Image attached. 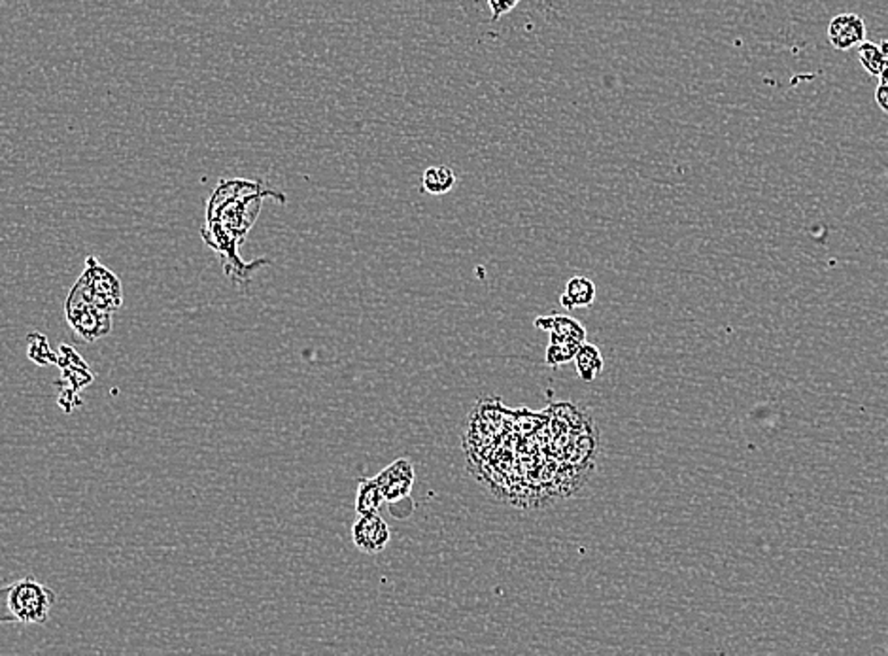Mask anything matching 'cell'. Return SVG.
<instances>
[{
    "mask_svg": "<svg viewBox=\"0 0 888 656\" xmlns=\"http://www.w3.org/2000/svg\"><path fill=\"white\" fill-rule=\"evenodd\" d=\"M596 301V284L586 276H573L562 293L560 303L564 308H582Z\"/></svg>",
    "mask_w": 888,
    "mask_h": 656,
    "instance_id": "8",
    "label": "cell"
},
{
    "mask_svg": "<svg viewBox=\"0 0 888 656\" xmlns=\"http://www.w3.org/2000/svg\"><path fill=\"white\" fill-rule=\"evenodd\" d=\"M875 101L879 105V108L888 114V88L886 86H877L875 89Z\"/></svg>",
    "mask_w": 888,
    "mask_h": 656,
    "instance_id": "16",
    "label": "cell"
},
{
    "mask_svg": "<svg viewBox=\"0 0 888 656\" xmlns=\"http://www.w3.org/2000/svg\"><path fill=\"white\" fill-rule=\"evenodd\" d=\"M866 21L857 13H840L828 25V40L837 52H847L866 40Z\"/></svg>",
    "mask_w": 888,
    "mask_h": 656,
    "instance_id": "7",
    "label": "cell"
},
{
    "mask_svg": "<svg viewBox=\"0 0 888 656\" xmlns=\"http://www.w3.org/2000/svg\"><path fill=\"white\" fill-rule=\"evenodd\" d=\"M857 55H859V61L864 67V71L871 76H879L883 72V69L886 67L884 55L881 52L879 44L864 40L857 49Z\"/></svg>",
    "mask_w": 888,
    "mask_h": 656,
    "instance_id": "14",
    "label": "cell"
},
{
    "mask_svg": "<svg viewBox=\"0 0 888 656\" xmlns=\"http://www.w3.org/2000/svg\"><path fill=\"white\" fill-rule=\"evenodd\" d=\"M535 325L539 327V330H542V332H549V333H554V335H562V337L579 341V342H586V330L574 318L562 316V315L540 316V318L535 320Z\"/></svg>",
    "mask_w": 888,
    "mask_h": 656,
    "instance_id": "9",
    "label": "cell"
},
{
    "mask_svg": "<svg viewBox=\"0 0 888 656\" xmlns=\"http://www.w3.org/2000/svg\"><path fill=\"white\" fill-rule=\"evenodd\" d=\"M74 286L95 305L108 310L112 315L116 313L123 303V291L118 274H113L110 269L98 264V259L93 256L88 257L86 271L81 273Z\"/></svg>",
    "mask_w": 888,
    "mask_h": 656,
    "instance_id": "4",
    "label": "cell"
},
{
    "mask_svg": "<svg viewBox=\"0 0 888 656\" xmlns=\"http://www.w3.org/2000/svg\"><path fill=\"white\" fill-rule=\"evenodd\" d=\"M64 316L72 332L84 341H96L112 332V313L95 305L76 286L64 301Z\"/></svg>",
    "mask_w": 888,
    "mask_h": 656,
    "instance_id": "3",
    "label": "cell"
},
{
    "mask_svg": "<svg viewBox=\"0 0 888 656\" xmlns=\"http://www.w3.org/2000/svg\"><path fill=\"white\" fill-rule=\"evenodd\" d=\"M456 186V172L450 167L435 165L425 169L422 176V189L430 195H444Z\"/></svg>",
    "mask_w": 888,
    "mask_h": 656,
    "instance_id": "12",
    "label": "cell"
},
{
    "mask_svg": "<svg viewBox=\"0 0 888 656\" xmlns=\"http://www.w3.org/2000/svg\"><path fill=\"white\" fill-rule=\"evenodd\" d=\"M352 541L357 551L365 554H378L390 545L391 530L378 513L357 515V520L352 526Z\"/></svg>",
    "mask_w": 888,
    "mask_h": 656,
    "instance_id": "6",
    "label": "cell"
},
{
    "mask_svg": "<svg viewBox=\"0 0 888 656\" xmlns=\"http://www.w3.org/2000/svg\"><path fill=\"white\" fill-rule=\"evenodd\" d=\"M879 86H886L888 88V67H884L883 72L879 74Z\"/></svg>",
    "mask_w": 888,
    "mask_h": 656,
    "instance_id": "17",
    "label": "cell"
},
{
    "mask_svg": "<svg viewBox=\"0 0 888 656\" xmlns=\"http://www.w3.org/2000/svg\"><path fill=\"white\" fill-rule=\"evenodd\" d=\"M386 503L381 488H378L374 477L373 479H361L357 484L356 492V515H373L382 509V505Z\"/></svg>",
    "mask_w": 888,
    "mask_h": 656,
    "instance_id": "11",
    "label": "cell"
},
{
    "mask_svg": "<svg viewBox=\"0 0 888 656\" xmlns=\"http://www.w3.org/2000/svg\"><path fill=\"white\" fill-rule=\"evenodd\" d=\"M573 362H574V366H577V373L584 383L594 381L598 374H601V371L605 367L601 350L590 342L581 344V349L577 350V354H574Z\"/></svg>",
    "mask_w": 888,
    "mask_h": 656,
    "instance_id": "10",
    "label": "cell"
},
{
    "mask_svg": "<svg viewBox=\"0 0 888 656\" xmlns=\"http://www.w3.org/2000/svg\"><path fill=\"white\" fill-rule=\"evenodd\" d=\"M415 466L408 458H398L396 462H391L374 477L388 505L410 498L415 488Z\"/></svg>",
    "mask_w": 888,
    "mask_h": 656,
    "instance_id": "5",
    "label": "cell"
},
{
    "mask_svg": "<svg viewBox=\"0 0 888 656\" xmlns=\"http://www.w3.org/2000/svg\"><path fill=\"white\" fill-rule=\"evenodd\" d=\"M879 46H881V52L884 55V63H886V67H888V40H883Z\"/></svg>",
    "mask_w": 888,
    "mask_h": 656,
    "instance_id": "18",
    "label": "cell"
},
{
    "mask_svg": "<svg viewBox=\"0 0 888 656\" xmlns=\"http://www.w3.org/2000/svg\"><path fill=\"white\" fill-rule=\"evenodd\" d=\"M581 344L582 342H579V341L550 333V342H549V349H547V364L550 367H560V366L571 362V359H574V354H577V350L581 349Z\"/></svg>",
    "mask_w": 888,
    "mask_h": 656,
    "instance_id": "13",
    "label": "cell"
},
{
    "mask_svg": "<svg viewBox=\"0 0 888 656\" xmlns=\"http://www.w3.org/2000/svg\"><path fill=\"white\" fill-rule=\"evenodd\" d=\"M265 197H276L282 203L286 201L282 193L263 188V182H250V180L240 178L220 180L216 189L208 197L203 239L223 257L225 273L231 265H235L239 273L252 269L239 259L237 248L257 220Z\"/></svg>",
    "mask_w": 888,
    "mask_h": 656,
    "instance_id": "1",
    "label": "cell"
},
{
    "mask_svg": "<svg viewBox=\"0 0 888 656\" xmlns=\"http://www.w3.org/2000/svg\"><path fill=\"white\" fill-rule=\"evenodd\" d=\"M57 594L32 577L0 588V622L3 625H44Z\"/></svg>",
    "mask_w": 888,
    "mask_h": 656,
    "instance_id": "2",
    "label": "cell"
},
{
    "mask_svg": "<svg viewBox=\"0 0 888 656\" xmlns=\"http://www.w3.org/2000/svg\"><path fill=\"white\" fill-rule=\"evenodd\" d=\"M520 0H488V6L491 10V23H496L499 21V18H503L505 13L508 12H513L516 6H518Z\"/></svg>",
    "mask_w": 888,
    "mask_h": 656,
    "instance_id": "15",
    "label": "cell"
}]
</instances>
